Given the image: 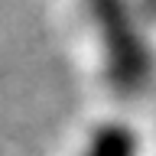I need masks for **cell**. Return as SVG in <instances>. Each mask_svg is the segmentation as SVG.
<instances>
[{
  "instance_id": "3",
  "label": "cell",
  "mask_w": 156,
  "mask_h": 156,
  "mask_svg": "<svg viewBox=\"0 0 156 156\" xmlns=\"http://www.w3.org/2000/svg\"><path fill=\"white\" fill-rule=\"evenodd\" d=\"M140 20H156V0H133Z\"/></svg>"
},
{
  "instance_id": "1",
  "label": "cell",
  "mask_w": 156,
  "mask_h": 156,
  "mask_svg": "<svg viewBox=\"0 0 156 156\" xmlns=\"http://www.w3.org/2000/svg\"><path fill=\"white\" fill-rule=\"evenodd\" d=\"M98 46L107 65V78L120 91H136L153 75V52L143 33V20L133 0H85Z\"/></svg>"
},
{
  "instance_id": "2",
  "label": "cell",
  "mask_w": 156,
  "mask_h": 156,
  "mask_svg": "<svg viewBox=\"0 0 156 156\" xmlns=\"http://www.w3.org/2000/svg\"><path fill=\"white\" fill-rule=\"evenodd\" d=\"M81 156H136V140L127 127H104L91 136Z\"/></svg>"
}]
</instances>
